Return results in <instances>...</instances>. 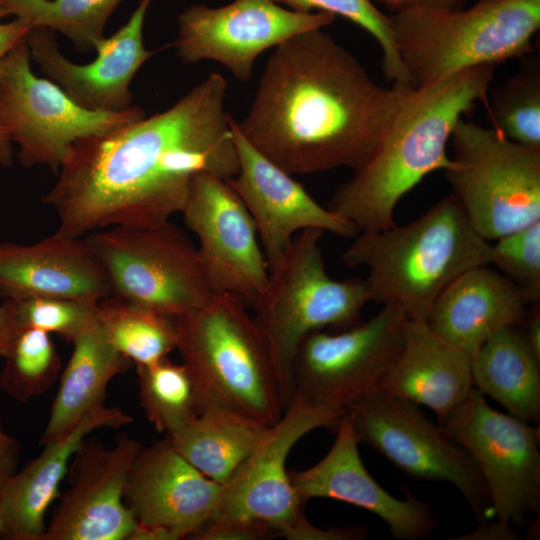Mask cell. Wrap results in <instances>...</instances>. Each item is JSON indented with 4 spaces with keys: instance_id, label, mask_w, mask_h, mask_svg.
<instances>
[{
    "instance_id": "6da1fadb",
    "label": "cell",
    "mask_w": 540,
    "mask_h": 540,
    "mask_svg": "<svg viewBox=\"0 0 540 540\" xmlns=\"http://www.w3.org/2000/svg\"><path fill=\"white\" fill-rule=\"evenodd\" d=\"M226 91V79L212 73L169 109L75 142L43 197L56 232L157 226L181 212L198 173L233 178L239 161Z\"/></svg>"
},
{
    "instance_id": "60d3db41",
    "label": "cell",
    "mask_w": 540,
    "mask_h": 540,
    "mask_svg": "<svg viewBox=\"0 0 540 540\" xmlns=\"http://www.w3.org/2000/svg\"><path fill=\"white\" fill-rule=\"evenodd\" d=\"M496 519V518H495ZM455 540H519L521 536L513 528V525L502 522L485 520L479 522L476 529L465 535L453 537Z\"/></svg>"
},
{
    "instance_id": "52a82bcc",
    "label": "cell",
    "mask_w": 540,
    "mask_h": 540,
    "mask_svg": "<svg viewBox=\"0 0 540 540\" xmlns=\"http://www.w3.org/2000/svg\"><path fill=\"white\" fill-rule=\"evenodd\" d=\"M323 233L306 229L294 236L280 264L269 273L264 295L252 307L272 358L284 410L302 340L327 327L338 331L360 323L361 312L371 301L365 279L335 280L327 273Z\"/></svg>"
},
{
    "instance_id": "d6a6232c",
    "label": "cell",
    "mask_w": 540,
    "mask_h": 540,
    "mask_svg": "<svg viewBox=\"0 0 540 540\" xmlns=\"http://www.w3.org/2000/svg\"><path fill=\"white\" fill-rule=\"evenodd\" d=\"M0 375V388L19 402L46 393L61 372V359L50 334L25 327L16 338Z\"/></svg>"
},
{
    "instance_id": "ac0fdd59",
    "label": "cell",
    "mask_w": 540,
    "mask_h": 540,
    "mask_svg": "<svg viewBox=\"0 0 540 540\" xmlns=\"http://www.w3.org/2000/svg\"><path fill=\"white\" fill-rule=\"evenodd\" d=\"M238 154L237 174L227 182L240 197L257 228L269 273L281 262L294 236L318 229L353 238L356 226L320 205L292 175L255 149L232 117Z\"/></svg>"
},
{
    "instance_id": "3957f363",
    "label": "cell",
    "mask_w": 540,
    "mask_h": 540,
    "mask_svg": "<svg viewBox=\"0 0 540 540\" xmlns=\"http://www.w3.org/2000/svg\"><path fill=\"white\" fill-rule=\"evenodd\" d=\"M495 66L484 65L409 90L379 142L328 208L358 231L395 225L400 199L435 170H448L446 148L457 122L475 102L484 104Z\"/></svg>"
},
{
    "instance_id": "5b68a950",
    "label": "cell",
    "mask_w": 540,
    "mask_h": 540,
    "mask_svg": "<svg viewBox=\"0 0 540 540\" xmlns=\"http://www.w3.org/2000/svg\"><path fill=\"white\" fill-rule=\"evenodd\" d=\"M246 307L233 294L213 293L203 306L175 319L176 350L199 410L218 406L270 426L284 405L268 346Z\"/></svg>"
},
{
    "instance_id": "5bb4252c",
    "label": "cell",
    "mask_w": 540,
    "mask_h": 540,
    "mask_svg": "<svg viewBox=\"0 0 540 540\" xmlns=\"http://www.w3.org/2000/svg\"><path fill=\"white\" fill-rule=\"evenodd\" d=\"M334 20L330 13L295 11L273 0H234L217 8L193 4L178 17L173 45L181 61H217L245 82L262 52Z\"/></svg>"
},
{
    "instance_id": "bcb514c9",
    "label": "cell",
    "mask_w": 540,
    "mask_h": 540,
    "mask_svg": "<svg viewBox=\"0 0 540 540\" xmlns=\"http://www.w3.org/2000/svg\"><path fill=\"white\" fill-rule=\"evenodd\" d=\"M385 5L398 11L417 4L423 3L424 0H379Z\"/></svg>"
},
{
    "instance_id": "7402d4cb",
    "label": "cell",
    "mask_w": 540,
    "mask_h": 540,
    "mask_svg": "<svg viewBox=\"0 0 540 540\" xmlns=\"http://www.w3.org/2000/svg\"><path fill=\"white\" fill-rule=\"evenodd\" d=\"M111 296L106 271L85 237L58 232L33 244L0 242V298H70L97 303Z\"/></svg>"
},
{
    "instance_id": "7bdbcfd3",
    "label": "cell",
    "mask_w": 540,
    "mask_h": 540,
    "mask_svg": "<svg viewBox=\"0 0 540 540\" xmlns=\"http://www.w3.org/2000/svg\"><path fill=\"white\" fill-rule=\"evenodd\" d=\"M524 338L533 351L540 359V308L539 303L532 304L529 313L526 312L522 322L519 324Z\"/></svg>"
},
{
    "instance_id": "8992f818",
    "label": "cell",
    "mask_w": 540,
    "mask_h": 540,
    "mask_svg": "<svg viewBox=\"0 0 540 540\" xmlns=\"http://www.w3.org/2000/svg\"><path fill=\"white\" fill-rule=\"evenodd\" d=\"M414 87L528 52L540 28V0H479L466 10L417 4L389 16Z\"/></svg>"
},
{
    "instance_id": "f1b7e54d",
    "label": "cell",
    "mask_w": 540,
    "mask_h": 540,
    "mask_svg": "<svg viewBox=\"0 0 540 540\" xmlns=\"http://www.w3.org/2000/svg\"><path fill=\"white\" fill-rule=\"evenodd\" d=\"M98 324L110 344L136 367L166 359L177 349L175 319L115 297L97 303Z\"/></svg>"
},
{
    "instance_id": "f6af8a7d",
    "label": "cell",
    "mask_w": 540,
    "mask_h": 540,
    "mask_svg": "<svg viewBox=\"0 0 540 540\" xmlns=\"http://www.w3.org/2000/svg\"><path fill=\"white\" fill-rule=\"evenodd\" d=\"M465 0H424L423 5L437 9L456 10Z\"/></svg>"
},
{
    "instance_id": "f546056e",
    "label": "cell",
    "mask_w": 540,
    "mask_h": 540,
    "mask_svg": "<svg viewBox=\"0 0 540 540\" xmlns=\"http://www.w3.org/2000/svg\"><path fill=\"white\" fill-rule=\"evenodd\" d=\"M123 0H4L9 16L30 28L60 32L80 53L94 50L104 38L111 14Z\"/></svg>"
},
{
    "instance_id": "f35d334b",
    "label": "cell",
    "mask_w": 540,
    "mask_h": 540,
    "mask_svg": "<svg viewBox=\"0 0 540 540\" xmlns=\"http://www.w3.org/2000/svg\"><path fill=\"white\" fill-rule=\"evenodd\" d=\"M8 16L4 0H0V61L15 46L25 41L31 29L27 23L18 18L4 22L3 19Z\"/></svg>"
},
{
    "instance_id": "2e32d148",
    "label": "cell",
    "mask_w": 540,
    "mask_h": 540,
    "mask_svg": "<svg viewBox=\"0 0 540 540\" xmlns=\"http://www.w3.org/2000/svg\"><path fill=\"white\" fill-rule=\"evenodd\" d=\"M342 415L291 400L269 426L252 454L223 484L218 511L212 517L262 523L284 535L305 515L286 469L294 445L320 427L335 431Z\"/></svg>"
},
{
    "instance_id": "d4e9b609",
    "label": "cell",
    "mask_w": 540,
    "mask_h": 540,
    "mask_svg": "<svg viewBox=\"0 0 540 540\" xmlns=\"http://www.w3.org/2000/svg\"><path fill=\"white\" fill-rule=\"evenodd\" d=\"M474 389L471 358L450 345L424 319H408L402 350L380 391L432 410L440 423Z\"/></svg>"
},
{
    "instance_id": "e0dca14e",
    "label": "cell",
    "mask_w": 540,
    "mask_h": 540,
    "mask_svg": "<svg viewBox=\"0 0 540 540\" xmlns=\"http://www.w3.org/2000/svg\"><path fill=\"white\" fill-rule=\"evenodd\" d=\"M141 448L126 434L112 447L85 438L71 459L68 487L41 540H130L137 521L124 503V489Z\"/></svg>"
},
{
    "instance_id": "9a60e30c",
    "label": "cell",
    "mask_w": 540,
    "mask_h": 540,
    "mask_svg": "<svg viewBox=\"0 0 540 540\" xmlns=\"http://www.w3.org/2000/svg\"><path fill=\"white\" fill-rule=\"evenodd\" d=\"M196 235L199 257L213 293H228L253 307L264 295L269 270L256 225L227 180L194 176L180 212Z\"/></svg>"
},
{
    "instance_id": "44dd1931",
    "label": "cell",
    "mask_w": 540,
    "mask_h": 540,
    "mask_svg": "<svg viewBox=\"0 0 540 540\" xmlns=\"http://www.w3.org/2000/svg\"><path fill=\"white\" fill-rule=\"evenodd\" d=\"M223 484L190 464L167 438L141 448L126 481L124 499L138 524L190 538L219 509Z\"/></svg>"
},
{
    "instance_id": "cb8c5ba5",
    "label": "cell",
    "mask_w": 540,
    "mask_h": 540,
    "mask_svg": "<svg viewBox=\"0 0 540 540\" xmlns=\"http://www.w3.org/2000/svg\"><path fill=\"white\" fill-rule=\"evenodd\" d=\"M526 305L509 279L487 265L477 266L440 293L426 322L436 335L471 358L496 332L519 325Z\"/></svg>"
},
{
    "instance_id": "4fadbf2b",
    "label": "cell",
    "mask_w": 540,
    "mask_h": 540,
    "mask_svg": "<svg viewBox=\"0 0 540 540\" xmlns=\"http://www.w3.org/2000/svg\"><path fill=\"white\" fill-rule=\"evenodd\" d=\"M438 424L480 471L494 518L514 526L539 514V426L492 408L475 388Z\"/></svg>"
},
{
    "instance_id": "7c38bea8",
    "label": "cell",
    "mask_w": 540,
    "mask_h": 540,
    "mask_svg": "<svg viewBox=\"0 0 540 540\" xmlns=\"http://www.w3.org/2000/svg\"><path fill=\"white\" fill-rule=\"evenodd\" d=\"M30 58L24 41L0 61V122L18 145L23 166L44 165L58 173L78 140L145 116L137 106L122 111L80 106L56 83L37 77Z\"/></svg>"
},
{
    "instance_id": "7a4b0ae2",
    "label": "cell",
    "mask_w": 540,
    "mask_h": 540,
    "mask_svg": "<svg viewBox=\"0 0 540 540\" xmlns=\"http://www.w3.org/2000/svg\"><path fill=\"white\" fill-rule=\"evenodd\" d=\"M409 90L380 86L331 35L309 30L275 47L237 125L255 149L291 175L354 170Z\"/></svg>"
},
{
    "instance_id": "ee69618b",
    "label": "cell",
    "mask_w": 540,
    "mask_h": 540,
    "mask_svg": "<svg viewBox=\"0 0 540 540\" xmlns=\"http://www.w3.org/2000/svg\"><path fill=\"white\" fill-rule=\"evenodd\" d=\"M12 139L8 128L0 122V165L8 167L13 162Z\"/></svg>"
},
{
    "instance_id": "4dcf8cb0",
    "label": "cell",
    "mask_w": 540,
    "mask_h": 540,
    "mask_svg": "<svg viewBox=\"0 0 540 540\" xmlns=\"http://www.w3.org/2000/svg\"><path fill=\"white\" fill-rule=\"evenodd\" d=\"M136 371L140 405L158 432L167 434L198 414L195 386L182 363L166 358Z\"/></svg>"
},
{
    "instance_id": "1f68e13d",
    "label": "cell",
    "mask_w": 540,
    "mask_h": 540,
    "mask_svg": "<svg viewBox=\"0 0 540 540\" xmlns=\"http://www.w3.org/2000/svg\"><path fill=\"white\" fill-rule=\"evenodd\" d=\"M492 128L508 139L540 149V66L529 61L487 99Z\"/></svg>"
},
{
    "instance_id": "ffe728a7",
    "label": "cell",
    "mask_w": 540,
    "mask_h": 540,
    "mask_svg": "<svg viewBox=\"0 0 540 540\" xmlns=\"http://www.w3.org/2000/svg\"><path fill=\"white\" fill-rule=\"evenodd\" d=\"M327 454L313 466L289 472L298 498H329L360 507L384 521L398 540H423L438 526L432 506L409 491L399 499L388 493L366 470L350 419L344 413Z\"/></svg>"
},
{
    "instance_id": "e575fe53",
    "label": "cell",
    "mask_w": 540,
    "mask_h": 540,
    "mask_svg": "<svg viewBox=\"0 0 540 540\" xmlns=\"http://www.w3.org/2000/svg\"><path fill=\"white\" fill-rule=\"evenodd\" d=\"M490 263L520 291L526 304L540 302V221L496 239Z\"/></svg>"
},
{
    "instance_id": "836d02e7",
    "label": "cell",
    "mask_w": 540,
    "mask_h": 540,
    "mask_svg": "<svg viewBox=\"0 0 540 540\" xmlns=\"http://www.w3.org/2000/svg\"><path fill=\"white\" fill-rule=\"evenodd\" d=\"M300 12H325L339 15L367 31L382 50V69L385 78L402 90L414 88L401 60L389 16L370 0H273Z\"/></svg>"
},
{
    "instance_id": "30bf717a",
    "label": "cell",
    "mask_w": 540,
    "mask_h": 540,
    "mask_svg": "<svg viewBox=\"0 0 540 540\" xmlns=\"http://www.w3.org/2000/svg\"><path fill=\"white\" fill-rule=\"evenodd\" d=\"M406 320L404 311L389 303L350 328L308 334L293 361L290 401L343 415L380 390L402 350Z\"/></svg>"
},
{
    "instance_id": "8d00e7d4",
    "label": "cell",
    "mask_w": 540,
    "mask_h": 540,
    "mask_svg": "<svg viewBox=\"0 0 540 540\" xmlns=\"http://www.w3.org/2000/svg\"><path fill=\"white\" fill-rule=\"evenodd\" d=\"M278 534L269 526L249 520L214 517L189 539L196 540H263ZM279 537V536H278Z\"/></svg>"
},
{
    "instance_id": "603a6c76",
    "label": "cell",
    "mask_w": 540,
    "mask_h": 540,
    "mask_svg": "<svg viewBox=\"0 0 540 540\" xmlns=\"http://www.w3.org/2000/svg\"><path fill=\"white\" fill-rule=\"evenodd\" d=\"M133 418L116 407L93 410L64 434L44 445L42 452L0 485L4 517L2 538L41 540L46 529V514L59 497L71 459L86 436L95 429L121 428Z\"/></svg>"
},
{
    "instance_id": "7dc6e473",
    "label": "cell",
    "mask_w": 540,
    "mask_h": 540,
    "mask_svg": "<svg viewBox=\"0 0 540 540\" xmlns=\"http://www.w3.org/2000/svg\"><path fill=\"white\" fill-rule=\"evenodd\" d=\"M3 529H4V517H3L2 506L0 503V538H2Z\"/></svg>"
},
{
    "instance_id": "ab89813d",
    "label": "cell",
    "mask_w": 540,
    "mask_h": 540,
    "mask_svg": "<svg viewBox=\"0 0 540 540\" xmlns=\"http://www.w3.org/2000/svg\"><path fill=\"white\" fill-rule=\"evenodd\" d=\"M24 329L12 300L0 304V357L5 358L19 333Z\"/></svg>"
},
{
    "instance_id": "74e56055",
    "label": "cell",
    "mask_w": 540,
    "mask_h": 540,
    "mask_svg": "<svg viewBox=\"0 0 540 540\" xmlns=\"http://www.w3.org/2000/svg\"><path fill=\"white\" fill-rule=\"evenodd\" d=\"M368 533L367 527L320 528L303 516L284 536L289 540H360Z\"/></svg>"
},
{
    "instance_id": "4316f807",
    "label": "cell",
    "mask_w": 540,
    "mask_h": 540,
    "mask_svg": "<svg viewBox=\"0 0 540 540\" xmlns=\"http://www.w3.org/2000/svg\"><path fill=\"white\" fill-rule=\"evenodd\" d=\"M473 386L507 413L529 423L540 419V359L519 325L491 336L471 357Z\"/></svg>"
},
{
    "instance_id": "8fae6325",
    "label": "cell",
    "mask_w": 540,
    "mask_h": 540,
    "mask_svg": "<svg viewBox=\"0 0 540 540\" xmlns=\"http://www.w3.org/2000/svg\"><path fill=\"white\" fill-rule=\"evenodd\" d=\"M346 413L359 444L413 479L449 482L478 523L494 517L486 484L470 455L418 405L378 390Z\"/></svg>"
},
{
    "instance_id": "484cf974",
    "label": "cell",
    "mask_w": 540,
    "mask_h": 540,
    "mask_svg": "<svg viewBox=\"0 0 540 540\" xmlns=\"http://www.w3.org/2000/svg\"><path fill=\"white\" fill-rule=\"evenodd\" d=\"M39 445L44 446L104 405L109 382L132 362L106 339L98 320L73 342Z\"/></svg>"
},
{
    "instance_id": "d590c367",
    "label": "cell",
    "mask_w": 540,
    "mask_h": 540,
    "mask_svg": "<svg viewBox=\"0 0 540 540\" xmlns=\"http://www.w3.org/2000/svg\"><path fill=\"white\" fill-rule=\"evenodd\" d=\"M23 327L54 333L72 343L97 322V303L70 298L12 300Z\"/></svg>"
},
{
    "instance_id": "d6986e66",
    "label": "cell",
    "mask_w": 540,
    "mask_h": 540,
    "mask_svg": "<svg viewBox=\"0 0 540 540\" xmlns=\"http://www.w3.org/2000/svg\"><path fill=\"white\" fill-rule=\"evenodd\" d=\"M152 0H140L128 21L95 45L96 58L81 65L59 50L55 32L31 28L25 42L41 72L80 106L97 111H122L132 106L129 85L154 54L143 42L145 15Z\"/></svg>"
},
{
    "instance_id": "277c9868",
    "label": "cell",
    "mask_w": 540,
    "mask_h": 540,
    "mask_svg": "<svg viewBox=\"0 0 540 540\" xmlns=\"http://www.w3.org/2000/svg\"><path fill=\"white\" fill-rule=\"evenodd\" d=\"M353 238L344 263L368 270L371 301L396 304L408 319L426 320L453 280L490 264V242L473 229L452 194L406 225L360 231Z\"/></svg>"
},
{
    "instance_id": "b9f144b4",
    "label": "cell",
    "mask_w": 540,
    "mask_h": 540,
    "mask_svg": "<svg viewBox=\"0 0 540 540\" xmlns=\"http://www.w3.org/2000/svg\"><path fill=\"white\" fill-rule=\"evenodd\" d=\"M20 453L19 442L7 434L0 424V485L15 473Z\"/></svg>"
},
{
    "instance_id": "ba28073f",
    "label": "cell",
    "mask_w": 540,
    "mask_h": 540,
    "mask_svg": "<svg viewBox=\"0 0 540 540\" xmlns=\"http://www.w3.org/2000/svg\"><path fill=\"white\" fill-rule=\"evenodd\" d=\"M452 195L473 229L496 240L540 221V149L461 118L453 129Z\"/></svg>"
},
{
    "instance_id": "83f0119b",
    "label": "cell",
    "mask_w": 540,
    "mask_h": 540,
    "mask_svg": "<svg viewBox=\"0 0 540 540\" xmlns=\"http://www.w3.org/2000/svg\"><path fill=\"white\" fill-rule=\"evenodd\" d=\"M268 427L232 410L205 406L166 438L201 473L224 484L252 454Z\"/></svg>"
},
{
    "instance_id": "9c48e42d",
    "label": "cell",
    "mask_w": 540,
    "mask_h": 540,
    "mask_svg": "<svg viewBox=\"0 0 540 540\" xmlns=\"http://www.w3.org/2000/svg\"><path fill=\"white\" fill-rule=\"evenodd\" d=\"M102 263L111 295L174 319L213 295L197 247L178 226H111L84 236Z\"/></svg>"
}]
</instances>
